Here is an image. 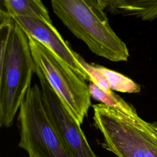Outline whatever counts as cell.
<instances>
[{"instance_id": "cell-1", "label": "cell", "mask_w": 157, "mask_h": 157, "mask_svg": "<svg viewBox=\"0 0 157 157\" xmlns=\"http://www.w3.org/2000/svg\"><path fill=\"white\" fill-rule=\"evenodd\" d=\"M0 126L13 124L36 66L29 39L18 23L1 9Z\"/></svg>"}, {"instance_id": "cell-4", "label": "cell", "mask_w": 157, "mask_h": 157, "mask_svg": "<svg viewBox=\"0 0 157 157\" xmlns=\"http://www.w3.org/2000/svg\"><path fill=\"white\" fill-rule=\"evenodd\" d=\"M27 36L36 65L42 71L67 111L81 125L91 106L88 85L52 50L33 37Z\"/></svg>"}, {"instance_id": "cell-5", "label": "cell", "mask_w": 157, "mask_h": 157, "mask_svg": "<svg viewBox=\"0 0 157 157\" xmlns=\"http://www.w3.org/2000/svg\"><path fill=\"white\" fill-rule=\"evenodd\" d=\"M18 146L29 157H73L53 128L44 109L40 88L31 86L17 114Z\"/></svg>"}, {"instance_id": "cell-2", "label": "cell", "mask_w": 157, "mask_h": 157, "mask_svg": "<svg viewBox=\"0 0 157 157\" xmlns=\"http://www.w3.org/2000/svg\"><path fill=\"white\" fill-rule=\"evenodd\" d=\"M53 12L78 39L98 56L126 61V44L111 28L100 0H52Z\"/></svg>"}, {"instance_id": "cell-10", "label": "cell", "mask_w": 157, "mask_h": 157, "mask_svg": "<svg viewBox=\"0 0 157 157\" xmlns=\"http://www.w3.org/2000/svg\"><path fill=\"white\" fill-rule=\"evenodd\" d=\"M95 66L111 90L126 93L140 91V85L130 78L104 66L98 64H95Z\"/></svg>"}, {"instance_id": "cell-3", "label": "cell", "mask_w": 157, "mask_h": 157, "mask_svg": "<svg viewBox=\"0 0 157 157\" xmlns=\"http://www.w3.org/2000/svg\"><path fill=\"white\" fill-rule=\"evenodd\" d=\"M92 107L94 124L107 150L117 157H157V123L143 120L134 106L126 110L102 103Z\"/></svg>"}, {"instance_id": "cell-11", "label": "cell", "mask_w": 157, "mask_h": 157, "mask_svg": "<svg viewBox=\"0 0 157 157\" xmlns=\"http://www.w3.org/2000/svg\"><path fill=\"white\" fill-rule=\"evenodd\" d=\"M88 87L91 97L105 105L124 110L129 109L132 106L113 91L107 93L92 82H90Z\"/></svg>"}, {"instance_id": "cell-6", "label": "cell", "mask_w": 157, "mask_h": 157, "mask_svg": "<svg viewBox=\"0 0 157 157\" xmlns=\"http://www.w3.org/2000/svg\"><path fill=\"white\" fill-rule=\"evenodd\" d=\"M36 74L39 80L46 114L66 148L73 157H98L91 148L80 124L67 111L37 66Z\"/></svg>"}, {"instance_id": "cell-7", "label": "cell", "mask_w": 157, "mask_h": 157, "mask_svg": "<svg viewBox=\"0 0 157 157\" xmlns=\"http://www.w3.org/2000/svg\"><path fill=\"white\" fill-rule=\"evenodd\" d=\"M27 34L52 50L85 81L93 82L89 72L78 60V54L64 40L52 23L37 18L12 17Z\"/></svg>"}, {"instance_id": "cell-8", "label": "cell", "mask_w": 157, "mask_h": 157, "mask_svg": "<svg viewBox=\"0 0 157 157\" xmlns=\"http://www.w3.org/2000/svg\"><path fill=\"white\" fill-rule=\"evenodd\" d=\"M105 12L133 15L142 20L157 18V0H100Z\"/></svg>"}, {"instance_id": "cell-9", "label": "cell", "mask_w": 157, "mask_h": 157, "mask_svg": "<svg viewBox=\"0 0 157 157\" xmlns=\"http://www.w3.org/2000/svg\"><path fill=\"white\" fill-rule=\"evenodd\" d=\"M4 10L8 15L37 18L52 23L48 11L40 0H4Z\"/></svg>"}]
</instances>
